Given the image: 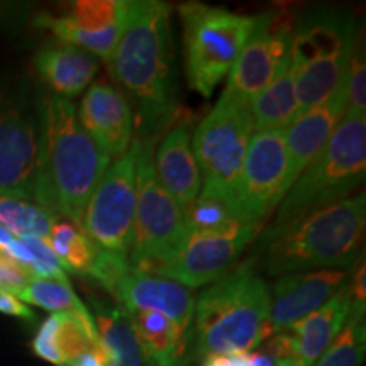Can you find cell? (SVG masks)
<instances>
[{
  "mask_svg": "<svg viewBox=\"0 0 366 366\" xmlns=\"http://www.w3.org/2000/svg\"><path fill=\"white\" fill-rule=\"evenodd\" d=\"M111 71L136 105V139H157L178 119V84L170 7L129 0L127 22Z\"/></svg>",
  "mask_w": 366,
  "mask_h": 366,
  "instance_id": "1",
  "label": "cell"
},
{
  "mask_svg": "<svg viewBox=\"0 0 366 366\" xmlns=\"http://www.w3.org/2000/svg\"><path fill=\"white\" fill-rule=\"evenodd\" d=\"M39 109V164L36 205L81 231L84 214L111 158L79 121L71 100L48 94Z\"/></svg>",
  "mask_w": 366,
  "mask_h": 366,
  "instance_id": "2",
  "label": "cell"
},
{
  "mask_svg": "<svg viewBox=\"0 0 366 366\" xmlns=\"http://www.w3.org/2000/svg\"><path fill=\"white\" fill-rule=\"evenodd\" d=\"M365 227L363 194L272 224L259 237L263 264L269 274L351 269L363 256Z\"/></svg>",
  "mask_w": 366,
  "mask_h": 366,
  "instance_id": "3",
  "label": "cell"
},
{
  "mask_svg": "<svg viewBox=\"0 0 366 366\" xmlns=\"http://www.w3.org/2000/svg\"><path fill=\"white\" fill-rule=\"evenodd\" d=\"M269 288L253 262L231 268L195 300V351L200 356L249 353L273 334Z\"/></svg>",
  "mask_w": 366,
  "mask_h": 366,
  "instance_id": "4",
  "label": "cell"
},
{
  "mask_svg": "<svg viewBox=\"0 0 366 366\" xmlns=\"http://www.w3.org/2000/svg\"><path fill=\"white\" fill-rule=\"evenodd\" d=\"M356 39V21L342 9H310L295 22L290 63L299 116L345 85Z\"/></svg>",
  "mask_w": 366,
  "mask_h": 366,
  "instance_id": "5",
  "label": "cell"
},
{
  "mask_svg": "<svg viewBox=\"0 0 366 366\" xmlns=\"http://www.w3.org/2000/svg\"><path fill=\"white\" fill-rule=\"evenodd\" d=\"M366 175V116L345 112L332 136L278 205L273 224L347 199Z\"/></svg>",
  "mask_w": 366,
  "mask_h": 366,
  "instance_id": "6",
  "label": "cell"
},
{
  "mask_svg": "<svg viewBox=\"0 0 366 366\" xmlns=\"http://www.w3.org/2000/svg\"><path fill=\"white\" fill-rule=\"evenodd\" d=\"M183 26L185 75L190 89L209 99L226 79L253 29L254 17L202 2L178 7Z\"/></svg>",
  "mask_w": 366,
  "mask_h": 366,
  "instance_id": "7",
  "label": "cell"
},
{
  "mask_svg": "<svg viewBox=\"0 0 366 366\" xmlns=\"http://www.w3.org/2000/svg\"><path fill=\"white\" fill-rule=\"evenodd\" d=\"M154 141H141L136 167V212L129 264L153 274L172 262L189 234V217L163 189L154 172Z\"/></svg>",
  "mask_w": 366,
  "mask_h": 366,
  "instance_id": "8",
  "label": "cell"
},
{
  "mask_svg": "<svg viewBox=\"0 0 366 366\" xmlns=\"http://www.w3.org/2000/svg\"><path fill=\"white\" fill-rule=\"evenodd\" d=\"M253 131L249 102L224 90L212 111L195 127L192 139L202 178L199 197L217 200L226 207L244 163Z\"/></svg>",
  "mask_w": 366,
  "mask_h": 366,
  "instance_id": "9",
  "label": "cell"
},
{
  "mask_svg": "<svg viewBox=\"0 0 366 366\" xmlns=\"http://www.w3.org/2000/svg\"><path fill=\"white\" fill-rule=\"evenodd\" d=\"M139 139L109 164L84 214L81 232L95 249L129 259L132 226L136 212V167Z\"/></svg>",
  "mask_w": 366,
  "mask_h": 366,
  "instance_id": "10",
  "label": "cell"
},
{
  "mask_svg": "<svg viewBox=\"0 0 366 366\" xmlns=\"http://www.w3.org/2000/svg\"><path fill=\"white\" fill-rule=\"evenodd\" d=\"M285 129L256 131L226 209L237 224L263 222L280 204L285 178Z\"/></svg>",
  "mask_w": 366,
  "mask_h": 366,
  "instance_id": "11",
  "label": "cell"
},
{
  "mask_svg": "<svg viewBox=\"0 0 366 366\" xmlns=\"http://www.w3.org/2000/svg\"><path fill=\"white\" fill-rule=\"evenodd\" d=\"M39 164V109L0 94V197L36 204Z\"/></svg>",
  "mask_w": 366,
  "mask_h": 366,
  "instance_id": "12",
  "label": "cell"
},
{
  "mask_svg": "<svg viewBox=\"0 0 366 366\" xmlns=\"http://www.w3.org/2000/svg\"><path fill=\"white\" fill-rule=\"evenodd\" d=\"M262 231L263 222L237 224L221 231L190 227L175 258L159 267L153 274L189 288L209 285L231 269L242 251L262 234Z\"/></svg>",
  "mask_w": 366,
  "mask_h": 366,
  "instance_id": "13",
  "label": "cell"
},
{
  "mask_svg": "<svg viewBox=\"0 0 366 366\" xmlns=\"http://www.w3.org/2000/svg\"><path fill=\"white\" fill-rule=\"evenodd\" d=\"M294 26L290 14L278 9L256 16L249 38L227 75L226 90L251 102L267 89L290 59Z\"/></svg>",
  "mask_w": 366,
  "mask_h": 366,
  "instance_id": "14",
  "label": "cell"
},
{
  "mask_svg": "<svg viewBox=\"0 0 366 366\" xmlns=\"http://www.w3.org/2000/svg\"><path fill=\"white\" fill-rule=\"evenodd\" d=\"M112 297L122 310H153L164 315L172 320L183 340L189 342L195 310V295L192 288L131 268L119 280Z\"/></svg>",
  "mask_w": 366,
  "mask_h": 366,
  "instance_id": "15",
  "label": "cell"
},
{
  "mask_svg": "<svg viewBox=\"0 0 366 366\" xmlns=\"http://www.w3.org/2000/svg\"><path fill=\"white\" fill-rule=\"evenodd\" d=\"M76 112L81 127L109 158L122 157L129 149L134 139V116L121 89L104 80L95 81Z\"/></svg>",
  "mask_w": 366,
  "mask_h": 366,
  "instance_id": "16",
  "label": "cell"
},
{
  "mask_svg": "<svg viewBox=\"0 0 366 366\" xmlns=\"http://www.w3.org/2000/svg\"><path fill=\"white\" fill-rule=\"evenodd\" d=\"M346 112L345 85L322 104L297 116L285 129V178L280 189V202L302 172L326 146Z\"/></svg>",
  "mask_w": 366,
  "mask_h": 366,
  "instance_id": "17",
  "label": "cell"
},
{
  "mask_svg": "<svg viewBox=\"0 0 366 366\" xmlns=\"http://www.w3.org/2000/svg\"><path fill=\"white\" fill-rule=\"evenodd\" d=\"M347 269H315L278 278L269 292V324L273 332L290 327L347 285Z\"/></svg>",
  "mask_w": 366,
  "mask_h": 366,
  "instance_id": "18",
  "label": "cell"
},
{
  "mask_svg": "<svg viewBox=\"0 0 366 366\" xmlns=\"http://www.w3.org/2000/svg\"><path fill=\"white\" fill-rule=\"evenodd\" d=\"M153 159L158 182L187 212L199 199L202 189V178L192 146L189 119L178 117L173 122L159 141Z\"/></svg>",
  "mask_w": 366,
  "mask_h": 366,
  "instance_id": "19",
  "label": "cell"
},
{
  "mask_svg": "<svg viewBox=\"0 0 366 366\" xmlns=\"http://www.w3.org/2000/svg\"><path fill=\"white\" fill-rule=\"evenodd\" d=\"M100 346L97 327L90 314L59 312L41 324L33 341L39 358L58 366H68L81 355Z\"/></svg>",
  "mask_w": 366,
  "mask_h": 366,
  "instance_id": "20",
  "label": "cell"
},
{
  "mask_svg": "<svg viewBox=\"0 0 366 366\" xmlns=\"http://www.w3.org/2000/svg\"><path fill=\"white\" fill-rule=\"evenodd\" d=\"M34 66L53 95L70 100L92 84L100 65L94 54L56 41L39 49Z\"/></svg>",
  "mask_w": 366,
  "mask_h": 366,
  "instance_id": "21",
  "label": "cell"
},
{
  "mask_svg": "<svg viewBox=\"0 0 366 366\" xmlns=\"http://www.w3.org/2000/svg\"><path fill=\"white\" fill-rule=\"evenodd\" d=\"M351 300L346 287L329 299L322 307L297 320L290 327L295 340V353L299 366H314L324 351L332 345L350 315Z\"/></svg>",
  "mask_w": 366,
  "mask_h": 366,
  "instance_id": "22",
  "label": "cell"
},
{
  "mask_svg": "<svg viewBox=\"0 0 366 366\" xmlns=\"http://www.w3.org/2000/svg\"><path fill=\"white\" fill-rule=\"evenodd\" d=\"M143 347L148 366H182L187 342L172 320L153 310H124Z\"/></svg>",
  "mask_w": 366,
  "mask_h": 366,
  "instance_id": "23",
  "label": "cell"
},
{
  "mask_svg": "<svg viewBox=\"0 0 366 366\" xmlns=\"http://www.w3.org/2000/svg\"><path fill=\"white\" fill-rule=\"evenodd\" d=\"M95 327L105 366H148L129 317L121 307L95 304Z\"/></svg>",
  "mask_w": 366,
  "mask_h": 366,
  "instance_id": "24",
  "label": "cell"
},
{
  "mask_svg": "<svg viewBox=\"0 0 366 366\" xmlns=\"http://www.w3.org/2000/svg\"><path fill=\"white\" fill-rule=\"evenodd\" d=\"M254 131L287 129L299 116V102L295 94V79L290 59L267 89L249 102Z\"/></svg>",
  "mask_w": 366,
  "mask_h": 366,
  "instance_id": "25",
  "label": "cell"
},
{
  "mask_svg": "<svg viewBox=\"0 0 366 366\" xmlns=\"http://www.w3.org/2000/svg\"><path fill=\"white\" fill-rule=\"evenodd\" d=\"M49 248L56 254L63 269L89 274L97 249L80 229L71 222H54L48 239Z\"/></svg>",
  "mask_w": 366,
  "mask_h": 366,
  "instance_id": "26",
  "label": "cell"
},
{
  "mask_svg": "<svg viewBox=\"0 0 366 366\" xmlns=\"http://www.w3.org/2000/svg\"><path fill=\"white\" fill-rule=\"evenodd\" d=\"M58 219L26 200L0 197V226L12 236L48 239Z\"/></svg>",
  "mask_w": 366,
  "mask_h": 366,
  "instance_id": "27",
  "label": "cell"
},
{
  "mask_svg": "<svg viewBox=\"0 0 366 366\" xmlns=\"http://www.w3.org/2000/svg\"><path fill=\"white\" fill-rule=\"evenodd\" d=\"M365 314L351 312L345 326L314 366H360L365 358Z\"/></svg>",
  "mask_w": 366,
  "mask_h": 366,
  "instance_id": "28",
  "label": "cell"
},
{
  "mask_svg": "<svg viewBox=\"0 0 366 366\" xmlns=\"http://www.w3.org/2000/svg\"><path fill=\"white\" fill-rule=\"evenodd\" d=\"M129 0H79L68 17L86 33H105L127 19Z\"/></svg>",
  "mask_w": 366,
  "mask_h": 366,
  "instance_id": "29",
  "label": "cell"
},
{
  "mask_svg": "<svg viewBox=\"0 0 366 366\" xmlns=\"http://www.w3.org/2000/svg\"><path fill=\"white\" fill-rule=\"evenodd\" d=\"M19 300L24 304H33L54 314L59 312H75V314H90L89 309L81 304V300L75 295L71 285L66 283L43 280V278H33L24 292L19 295Z\"/></svg>",
  "mask_w": 366,
  "mask_h": 366,
  "instance_id": "30",
  "label": "cell"
},
{
  "mask_svg": "<svg viewBox=\"0 0 366 366\" xmlns=\"http://www.w3.org/2000/svg\"><path fill=\"white\" fill-rule=\"evenodd\" d=\"M366 59L365 46L361 43L358 34L356 44L351 54L350 65H347L345 79V94H346V112L361 114L366 116Z\"/></svg>",
  "mask_w": 366,
  "mask_h": 366,
  "instance_id": "31",
  "label": "cell"
},
{
  "mask_svg": "<svg viewBox=\"0 0 366 366\" xmlns=\"http://www.w3.org/2000/svg\"><path fill=\"white\" fill-rule=\"evenodd\" d=\"M24 246L29 249V253L33 254V264L27 268V272L33 278H43V280H54L71 285L68 280L65 269L61 268V263L56 258V254L53 253V249L49 248L48 241L38 239V237H22Z\"/></svg>",
  "mask_w": 366,
  "mask_h": 366,
  "instance_id": "32",
  "label": "cell"
},
{
  "mask_svg": "<svg viewBox=\"0 0 366 366\" xmlns=\"http://www.w3.org/2000/svg\"><path fill=\"white\" fill-rule=\"evenodd\" d=\"M187 217H189L190 227L204 229V231H221V229L237 226V222L221 202L202 199V197H199L195 204L187 210Z\"/></svg>",
  "mask_w": 366,
  "mask_h": 366,
  "instance_id": "33",
  "label": "cell"
},
{
  "mask_svg": "<svg viewBox=\"0 0 366 366\" xmlns=\"http://www.w3.org/2000/svg\"><path fill=\"white\" fill-rule=\"evenodd\" d=\"M31 280L33 277L24 267L0 253V292L19 297Z\"/></svg>",
  "mask_w": 366,
  "mask_h": 366,
  "instance_id": "34",
  "label": "cell"
},
{
  "mask_svg": "<svg viewBox=\"0 0 366 366\" xmlns=\"http://www.w3.org/2000/svg\"><path fill=\"white\" fill-rule=\"evenodd\" d=\"M355 272L351 280H347L346 290L351 300V312L365 314V304H366V264L363 256L361 262L355 264Z\"/></svg>",
  "mask_w": 366,
  "mask_h": 366,
  "instance_id": "35",
  "label": "cell"
},
{
  "mask_svg": "<svg viewBox=\"0 0 366 366\" xmlns=\"http://www.w3.org/2000/svg\"><path fill=\"white\" fill-rule=\"evenodd\" d=\"M0 312L7 314V315H14V317H19L24 320L36 319L34 312L27 307L24 302L17 299L16 295L4 294V292H0Z\"/></svg>",
  "mask_w": 366,
  "mask_h": 366,
  "instance_id": "36",
  "label": "cell"
},
{
  "mask_svg": "<svg viewBox=\"0 0 366 366\" xmlns=\"http://www.w3.org/2000/svg\"><path fill=\"white\" fill-rule=\"evenodd\" d=\"M202 366H248L246 365L244 353L234 355H217L205 358Z\"/></svg>",
  "mask_w": 366,
  "mask_h": 366,
  "instance_id": "37",
  "label": "cell"
},
{
  "mask_svg": "<svg viewBox=\"0 0 366 366\" xmlns=\"http://www.w3.org/2000/svg\"><path fill=\"white\" fill-rule=\"evenodd\" d=\"M244 358L248 366H278L277 361L264 351H249V353H244Z\"/></svg>",
  "mask_w": 366,
  "mask_h": 366,
  "instance_id": "38",
  "label": "cell"
},
{
  "mask_svg": "<svg viewBox=\"0 0 366 366\" xmlns=\"http://www.w3.org/2000/svg\"><path fill=\"white\" fill-rule=\"evenodd\" d=\"M14 239H16V237H14L11 232L6 231V229L0 226V253H4V251H6L9 246H11V242Z\"/></svg>",
  "mask_w": 366,
  "mask_h": 366,
  "instance_id": "39",
  "label": "cell"
}]
</instances>
